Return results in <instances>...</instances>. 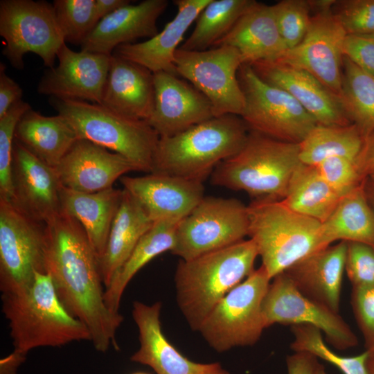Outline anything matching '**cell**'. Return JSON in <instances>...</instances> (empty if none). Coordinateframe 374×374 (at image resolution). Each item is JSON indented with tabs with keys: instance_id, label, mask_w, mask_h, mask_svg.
<instances>
[{
	"instance_id": "obj_47",
	"label": "cell",
	"mask_w": 374,
	"mask_h": 374,
	"mask_svg": "<svg viewBox=\"0 0 374 374\" xmlns=\"http://www.w3.org/2000/svg\"><path fill=\"white\" fill-rule=\"evenodd\" d=\"M308 353L294 352L287 357V374H314L319 363Z\"/></svg>"
},
{
	"instance_id": "obj_48",
	"label": "cell",
	"mask_w": 374,
	"mask_h": 374,
	"mask_svg": "<svg viewBox=\"0 0 374 374\" xmlns=\"http://www.w3.org/2000/svg\"><path fill=\"white\" fill-rule=\"evenodd\" d=\"M356 163L363 178L367 177L374 171V131L365 137Z\"/></svg>"
},
{
	"instance_id": "obj_3",
	"label": "cell",
	"mask_w": 374,
	"mask_h": 374,
	"mask_svg": "<svg viewBox=\"0 0 374 374\" xmlns=\"http://www.w3.org/2000/svg\"><path fill=\"white\" fill-rule=\"evenodd\" d=\"M258 256L249 239L179 260L175 274L177 302L193 330L198 331L218 302L255 270Z\"/></svg>"
},
{
	"instance_id": "obj_5",
	"label": "cell",
	"mask_w": 374,
	"mask_h": 374,
	"mask_svg": "<svg viewBox=\"0 0 374 374\" xmlns=\"http://www.w3.org/2000/svg\"><path fill=\"white\" fill-rule=\"evenodd\" d=\"M301 164L299 144L249 130L241 150L214 169L211 182L244 191L254 200L281 201Z\"/></svg>"
},
{
	"instance_id": "obj_15",
	"label": "cell",
	"mask_w": 374,
	"mask_h": 374,
	"mask_svg": "<svg viewBox=\"0 0 374 374\" xmlns=\"http://www.w3.org/2000/svg\"><path fill=\"white\" fill-rule=\"evenodd\" d=\"M271 280L262 304L265 328L275 323L310 325L337 349L357 344L356 335L337 312L302 294L284 272Z\"/></svg>"
},
{
	"instance_id": "obj_18",
	"label": "cell",
	"mask_w": 374,
	"mask_h": 374,
	"mask_svg": "<svg viewBox=\"0 0 374 374\" xmlns=\"http://www.w3.org/2000/svg\"><path fill=\"white\" fill-rule=\"evenodd\" d=\"M154 103L148 124L172 136L214 116L208 99L191 84L165 71L153 73Z\"/></svg>"
},
{
	"instance_id": "obj_45",
	"label": "cell",
	"mask_w": 374,
	"mask_h": 374,
	"mask_svg": "<svg viewBox=\"0 0 374 374\" xmlns=\"http://www.w3.org/2000/svg\"><path fill=\"white\" fill-rule=\"evenodd\" d=\"M343 54L358 67L374 75V35H346Z\"/></svg>"
},
{
	"instance_id": "obj_12",
	"label": "cell",
	"mask_w": 374,
	"mask_h": 374,
	"mask_svg": "<svg viewBox=\"0 0 374 374\" xmlns=\"http://www.w3.org/2000/svg\"><path fill=\"white\" fill-rule=\"evenodd\" d=\"M46 224L0 199V290L12 293L28 286L37 273H46Z\"/></svg>"
},
{
	"instance_id": "obj_2",
	"label": "cell",
	"mask_w": 374,
	"mask_h": 374,
	"mask_svg": "<svg viewBox=\"0 0 374 374\" xmlns=\"http://www.w3.org/2000/svg\"><path fill=\"white\" fill-rule=\"evenodd\" d=\"M1 301L14 346L12 354L24 361L38 347L91 341L89 329L62 304L47 273H37L19 291L1 294Z\"/></svg>"
},
{
	"instance_id": "obj_23",
	"label": "cell",
	"mask_w": 374,
	"mask_h": 374,
	"mask_svg": "<svg viewBox=\"0 0 374 374\" xmlns=\"http://www.w3.org/2000/svg\"><path fill=\"white\" fill-rule=\"evenodd\" d=\"M168 5L167 0H145L120 8L98 22L81 50L112 55L121 45L153 37L159 33L157 21Z\"/></svg>"
},
{
	"instance_id": "obj_53",
	"label": "cell",
	"mask_w": 374,
	"mask_h": 374,
	"mask_svg": "<svg viewBox=\"0 0 374 374\" xmlns=\"http://www.w3.org/2000/svg\"><path fill=\"white\" fill-rule=\"evenodd\" d=\"M367 177L374 181V171L372 172Z\"/></svg>"
},
{
	"instance_id": "obj_24",
	"label": "cell",
	"mask_w": 374,
	"mask_h": 374,
	"mask_svg": "<svg viewBox=\"0 0 374 374\" xmlns=\"http://www.w3.org/2000/svg\"><path fill=\"white\" fill-rule=\"evenodd\" d=\"M211 0H175V17L155 36L142 42L123 44L112 55L131 61L152 73L165 71L177 75L175 54L184 34Z\"/></svg>"
},
{
	"instance_id": "obj_31",
	"label": "cell",
	"mask_w": 374,
	"mask_h": 374,
	"mask_svg": "<svg viewBox=\"0 0 374 374\" xmlns=\"http://www.w3.org/2000/svg\"><path fill=\"white\" fill-rule=\"evenodd\" d=\"M364 179L341 197L330 216L321 223L323 237L329 245L339 240L374 248V210L365 193Z\"/></svg>"
},
{
	"instance_id": "obj_14",
	"label": "cell",
	"mask_w": 374,
	"mask_h": 374,
	"mask_svg": "<svg viewBox=\"0 0 374 374\" xmlns=\"http://www.w3.org/2000/svg\"><path fill=\"white\" fill-rule=\"evenodd\" d=\"M309 1L312 16L303 39L278 60L306 71L339 98L347 33L332 12L335 0Z\"/></svg>"
},
{
	"instance_id": "obj_52",
	"label": "cell",
	"mask_w": 374,
	"mask_h": 374,
	"mask_svg": "<svg viewBox=\"0 0 374 374\" xmlns=\"http://www.w3.org/2000/svg\"><path fill=\"white\" fill-rule=\"evenodd\" d=\"M314 374H327V373L324 367L319 364Z\"/></svg>"
},
{
	"instance_id": "obj_27",
	"label": "cell",
	"mask_w": 374,
	"mask_h": 374,
	"mask_svg": "<svg viewBox=\"0 0 374 374\" xmlns=\"http://www.w3.org/2000/svg\"><path fill=\"white\" fill-rule=\"evenodd\" d=\"M154 103V74L112 55L100 105L122 115L148 121Z\"/></svg>"
},
{
	"instance_id": "obj_20",
	"label": "cell",
	"mask_w": 374,
	"mask_h": 374,
	"mask_svg": "<svg viewBox=\"0 0 374 374\" xmlns=\"http://www.w3.org/2000/svg\"><path fill=\"white\" fill-rule=\"evenodd\" d=\"M250 65L262 80L295 98L318 125L344 126L352 123L338 96L306 71L278 60L260 61Z\"/></svg>"
},
{
	"instance_id": "obj_46",
	"label": "cell",
	"mask_w": 374,
	"mask_h": 374,
	"mask_svg": "<svg viewBox=\"0 0 374 374\" xmlns=\"http://www.w3.org/2000/svg\"><path fill=\"white\" fill-rule=\"evenodd\" d=\"M4 64H0V118L17 102L21 100V87L6 73Z\"/></svg>"
},
{
	"instance_id": "obj_37",
	"label": "cell",
	"mask_w": 374,
	"mask_h": 374,
	"mask_svg": "<svg viewBox=\"0 0 374 374\" xmlns=\"http://www.w3.org/2000/svg\"><path fill=\"white\" fill-rule=\"evenodd\" d=\"M294 352H305L335 366L343 374H368V350L353 357H344L332 351L323 341L321 331L310 325L292 326Z\"/></svg>"
},
{
	"instance_id": "obj_30",
	"label": "cell",
	"mask_w": 374,
	"mask_h": 374,
	"mask_svg": "<svg viewBox=\"0 0 374 374\" xmlns=\"http://www.w3.org/2000/svg\"><path fill=\"white\" fill-rule=\"evenodd\" d=\"M15 139L39 160L55 168L79 139L62 116H46L30 108L19 121Z\"/></svg>"
},
{
	"instance_id": "obj_9",
	"label": "cell",
	"mask_w": 374,
	"mask_h": 374,
	"mask_svg": "<svg viewBox=\"0 0 374 374\" xmlns=\"http://www.w3.org/2000/svg\"><path fill=\"white\" fill-rule=\"evenodd\" d=\"M244 96L240 116L251 131L292 143H300L318 124L285 90L262 80L249 64L239 69Z\"/></svg>"
},
{
	"instance_id": "obj_11",
	"label": "cell",
	"mask_w": 374,
	"mask_h": 374,
	"mask_svg": "<svg viewBox=\"0 0 374 374\" xmlns=\"http://www.w3.org/2000/svg\"><path fill=\"white\" fill-rule=\"evenodd\" d=\"M247 206L235 198L206 197L178 224L171 253L188 260L244 240Z\"/></svg>"
},
{
	"instance_id": "obj_51",
	"label": "cell",
	"mask_w": 374,
	"mask_h": 374,
	"mask_svg": "<svg viewBox=\"0 0 374 374\" xmlns=\"http://www.w3.org/2000/svg\"><path fill=\"white\" fill-rule=\"evenodd\" d=\"M369 355L367 361L368 374H374V351H368Z\"/></svg>"
},
{
	"instance_id": "obj_26",
	"label": "cell",
	"mask_w": 374,
	"mask_h": 374,
	"mask_svg": "<svg viewBox=\"0 0 374 374\" xmlns=\"http://www.w3.org/2000/svg\"><path fill=\"white\" fill-rule=\"evenodd\" d=\"M231 46L243 64L276 61L287 48L279 33L272 6L253 1L231 30L213 46Z\"/></svg>"
},
{
	"instance_id": "obj_35",
	"label": "cell",
	"mask_w": 374,
	"mask_h": 374,
	"mask_svg": "<svg viewBox=\"0 0 374 374\" xmlns=\"http://www.w3.org/2000/svg\"><path fill=\"white\" fill-rule=\"evenodd\" d=\"M339 98L348 119L364 137L374 131V75L344 56Z\"/></svg>"
},
{
	"instance_id": "obj_43",
	"label": "cell",
	"mask_w": 374,
	"mask_h": 374,
	"mask_svg": "<svg viewBox=\"0 0 374 374\" xmlns=\"http://www.w3.org/2000/svg\"><path fill=\"white\" fill-rule=\"evenodd\" d=\"M346 242L345 271L353 288L374 286V248L363 243Z\"/></svg>"
},
{
	"instance_id": "obj_7",
	"label": "cell",
	"mask_w": 374,
	"mask_h": 374,
	"mask_svg": "<svg viewBox=\"0 0 374 374\" xmlns=\"http://www.w3.org/2000/svg\"><path fill=\"white\" fill-rule=\"evenodd\" d=\"M50 103L79 139L89 141L124 156L138 171L151 172L159 136L146 121L84 100L51 97Z\"/></svg>"
},
{
	"instance_id": "obj_34",
	"label": "cell",
	"mask_w": 374,
	"mask_h": 374,
	"mask_svg": "<svg viewBox=\"0 0 374 374\" xmlns=\"http://www.w3.org/2000/svg\"><path fill=\"white\" fill-rule=\"evenodd\" d=\"M364 139L353 123L344 126L317 125L299 143V159L308 166H316L333 157H343L356 161Z\"/></svg>"
},
{
	"instance_id": "obj_32",
	"label": "cell",
	"mask_w": 374,
	"mask_h": 374,
	"mask_svg": "<svg viewBox=\"0 0 374 374\" xmlns=\"http://www.w3.org/2000/svg\"><path fill=\"white\" fill-rule=\"evenodd\" d=\"M179 223L168 221L154 222L141 238L134 251L105 289L104 300L108 308L119 312L121 300L134 275L156 256L172 249Z\"/></svg>"
},
{
	"instance_id": "obj_39",
	"label": "cell",
	"mask_w": 374,
	"mask_h": 374,
	"mask_svg": "<svg viewBox=\"0 0 374 374\" xmlns=\"http://www.w3.org/2000/svg\"><path fill=\"white\" fill-rule=\"evenodd\" d=\"M30 105L22 100L14 104L0 118V199L10 202L12 197V157L16 126Z\"/></svg>"
},
{
	"instance_id": "obj_28",
	"label": "cell",
	"mask_w": 374,
	"mask_h": 374,
	"mask_svg": "<svg viewBox=\"0 0 374 374\" xmlns=\"http://www.w3.org/2000/svg\"><path fill=\"white\" fill-rule=\"evenodd\" d=\"M123 193V190L114 187L96 193H82L61 186V211L81 224L98 260L105 251Z\"/></svg>"
},
{
	"instance_id": "obj_19",
	"label": "cell",
	"mask_w": 374,
	"mask_h": 374,
	"mask_svg": "<svg viewBox=\"0 0 374 374\" xmlns=\"http://www.w3.org/2000/svg\"><path fill=\"white\" fill-rule=\"evenodd\" d=\"M120 181L123 189L139 202L154 223H179L204 197L202 181L165 174L124 175Z\"/></svg>"
},
{
	"instance_id": "obj_17",
	"label": "cell",
	"mask_w": 374,
	"mask_h": 374,
	"mask_svg": "<svg viewBox=\"0 0 374 374\" xmlns=\"http://www.w3.org/2000/svg\"><path fill=\"white\" fill-rule=\"evenodd\" d=\"M12 185L10 202L30 217L46 224L62 211V184L55 168L39 160L15 139Z\"/></svg>"
},
{
	"instance_id": "obj_44",
	"label": "cell",
	"mask_w": 374,
	"mask_h": 374,
	"mask_svg": "<svg viewBox=\"0 0 374 374\" xmlns=\"http://www.w3.org/2000/svg\"><path fill=\"white\" fill-rule=\"evenodd\" d=\"M352 305L366 350L374 347V286L353 288Z\"/></svg>"
},
{
	"instance_id": "obj_25",
	"label": "cell",
	"mask_w": 374,
	"mask_h": 374,
	"mask_svg": "<svg viewBox=\"0 0 374 374\" xmlns=\"http://www.w3.org/2000/svg\"><path fill=\"white\" fill-rule=\"evenodd\" d=\"M347 242L340 241L299 261L284 273L306 296L337 312Z\"/></svg>"
},
{
	"instance_id": "obj_36",
	"label": "cell",
	"mask_w": 374,
	"mask_h": 374,
	"mask_svg": "<svg viewBox=\"0 0 374 374\" xmlns=\"http://www.w3.org/2000/svg\"><path fill=\"white\" fill-rule=\"evenodd\" d=\"M253 2V0H211L196 19L193 31L179 48L200 51L214 46Z\"/></svg>"
},
{
	"instance_id": "obj_8",
	"label": "cell",
	"mask_w": 374,
	"mask_h": 374,
	"mask_svg": "<svg viewBox=\"0 0 374 374\" xmlns=\"http://www.w3.org/2000/svg\"><path fill=\"white\" fill-rule=\"evenodd\" d=\"M271 279L261 265L228 292L198 331L217 352L251 346L265 328L262 304Z\"/></svg>"
},
{
	"instance_id": "obj_55",
	"label": "cell",
	"mask_w": 374,
	"mask_h": 374,
	"mask_svg": "<svg viewBox=\"0 0 374 374\" xmlns=\"http://www.w3.org/2000/svg\"><path fill=\"white\" fill-rule=\"evenodd\" d=\"M368 350H371V351H374V347L371 348V349H368Z\"/></svg>"
},
{
	"instance_id": "obj_40",
	"label": "cell",
	"mask_w": 374,
	"mask_h": 374,
	"mask_svg": "<svg viewBox=\"0 0 374 374\" xmlns=\"http://www.w3.org/2000/svg\"><path fill=\"white\" fill-rule=\"evenodd\" d=\"M277 26L287 49L299 44L309 28V0H283L272 5Z\"/></svg>"
},
{
	"instance_id": "obj_4",
	"label": "cell",
	"mask_w": 374,
	"mask_h": 374,
	"mask_svg": "<svg viewBox=\"0 0 374 374\" xmlns=\"http://www.w3.org/2000/svg\"><path fill=\"white\" fill-rule=\"evenodd\" d=\"M249 134L240 116L226 114L159 137L151 172L203 182L221 162L241 150Z\"/></svg>"
},
{
	"instance_id": "obj_16",
	"label": "cell",
	"mask_w": 374,
	"mask_h": 374,
	"mask_svg": "<svg viewBox=\"0 0 374 374\" xmlns=\"http://www.w3.org/2000/svg\"><path fill=\"white\" fill-rule=\"evenodd\" d=\"M112 56L74 51L64 42L57 53L58 65L42 76L37 91L60 99L101 104Z\"/></svg>"
},
{
	"instance_id": "obj_54",
	"label": "cell",
	"mask_w": 374,
	"mask_h": 374,
	"mask_svg": "<svg viewBox=\"0 0 374 374\" xmlns=\"http://www.w3.org/2000/svg\"><path fill=\"white\" fill-rule=\"evenodd\" d=\"M133 374H148V373H143V372H137V373H134Z\"/></svg>"
},
{
	"instance_id": "obj_50",
	"label": "cell",
	"mask_w": 374,
	"mask_h": 374,
	"mask_svg": "<svg viewBox=\"0 0 374 374\" xmlns=\"http://www.w3.org/2000/svg\"><path fill=\"white\" fill-rule=\"evenodd\" d=\"M364 185L367 199L374 210V181L366 177Z\"/></svg>"
},
{
	"instance_id": "obj_38",
	"label": "cell",
	"mask_w": 374,
	"mask_h": 374,
	"mask_svg": "<svg viewBox=\"0 0 374 374\" xmlns=\"http://www.w3.org/2000/svg\"><path fill=\"white\" fill-rule=\"evenodd\" d=\"M53 6L66 43L81 45L98 22L95 0H55Z\"/></svg>"
},
{
	"instance_id": "obj_49",
	"label": "cell",
	"mask_w": 374,
	"mask_h": 374,
	"mask_svg": "<svg viewBox=\"0 0 374 374\" xmlns=\"http://www.w3.org/2000/svg\"><path fill=\"white\" fill-rule=\"evenodd\" d=\"M130 3L128 0H95V11L98 21Z\"/></svg>"
},
{
	"instance_id": "obj_22",
	"label": "cell",
	"mask_w": 374,
	"mask_h": 374,
	"mask_svg": "<svg viewBox=\"0 0 374 374\" xmlns=\"http://www.w3.org/2000/svg\"><path fill=\"white\" fill-rule=\"evenodd\" d=\"M61 184L82 193L113 188L125 174L138 171L124 156L85 139H78L55 168Z\"/></svg>"
},
{
	"instance_id": "obj_29",
	"label": "cell",
	"mask_w": 374,
	"mask_h": 374,
	"mask_svg": "<svg viewBox=\"0 0 374 374\" xmlns=\"http://www.w3.org/2000/svg\"><path fill=\"white\" fill-rule=\"evenodd\" d=\"M123 190L121 203L112 222L105 251L98 260L105 289L154 224L139 202L129 192Z\"/></svg>"
},
{
	"instance_id": "obj_13",
	"label": "cell",
	"mask_w": 374,
	"mask_h": 374,
	"mask_svg": "<svg viewBox=\"0 0 374 374\" xmlns=\"http://www.w3.org/2000/svg\"><path fill=\"white\" fill-rule=\"evenodd\" d=\"M174 63L177 75L208 99L215 117L241 116L245 100L238 73L243 61L236 48L227 45L200 51L179 48Z\"/></svg>"
},
{
	"instance_id": "obj_6",
	"label": "cell",
	"mask_w": 374,
	"mask_h": 374,
	"mask_svg": "<svg viewBox=\"0 0 374 374\" xmlns=\"http://www.w3.org/2000/svg\"><path fill=\"white\" fill-rule=\"evenodd\" d=\"M247 210L248 236L271 280L330 246L321 222L292 211L282 201L253 200Z\"/></svg>"
},
{
	"instance_id": "obj_33",
	"label": "cell",
	"mask_w": 374,
	"mask_h": 374,
	"mask_svg": "<svg viewBox=\"0 0 374 374\" xmlns=\"http://www.w3.org/2000/svg\"><path fill=\"white\" fill-rule=\"evenodd\" d=\"M341 198L319 175L314 166L302 163L294 173L285 198L292 211L324 222Z\"/></svg>"
},
{
	"instance_id": "obj_10",
	"label": "cell",
	"mask_w": 374,
	"mask_h": 374,
	"mask_svg": "<svg viewBox=\"0 0 374 374\" xmlns=\"http://www.w3.org/2000/svg\"><path fill=\"white\" fill-rule=\"evenodd\" d=\"M0 35L5 40L2 54L18 70L24 69L28 53L37 55L46 67H54L65 42L53 3L45 1L1 0Z\"/></svg>"
},
{
	"instance_id": "obj_42",
	"label": "cell",
	"mask_w": 374,
	"mask_h": 374,
	"mask_svg": "<svg viewBox=\"0 0 374 374\" xmlns=\"http://www.w3.org/2000/svg\"><path fill=\"white\" fill-rule=\"evenodd\" d=\"M314 166L322 179L341 197L365 179L360 175L356 161L343 157H330Z\"/></svg>"
},
{
	"instance_id": "obj_1",
	"label": "cell",
	"mask_w": 374,
	"mask_h": 374,
	"mask_svg": "<svg viewBox=\"0 0 374 374\" xmlns=\"http://www.w3.org/2000/svg\"><path fill=\"white\" fill-rule=\"evenodd\" d=\"M46 272L62 304L82 322L99 352L118 349L116 333L123 321L104 300L98 258L81 224L61 211L46 223Z\"/></svg>"
},
{
	"instance_id": "obj_41",
	"label": "cell",
	"mask_w": 374,
	"mask_h": 374,
	"mask_svg": "<svg viewBox=\"0 0 374 374\" xmlns=\"http://www.w3.org/2000/svg\"><path fill=\"white\" fill-rule=\"evenodd\" d=\"M332 10L347 35H374V0H335Z\"/></svg>"
},
{
	"instance_id": "obj_21",
	"label": "cell",
	"mask_w": 374,
	"mask_h": 374,
	"mask_svg": "<svg viewBox=\"0 0 374 374\" xmlns=\"http://www.w3.org/2000/svg\"><path fill=\"white\" fill-rule=\"evenodd\" d=\"M161 304L133 303L132 317L139 329L140 346L130 360L151 367L157 374H230L217 362H194L179 353L162 332Z\"/></svg>"
}]
</instances>
